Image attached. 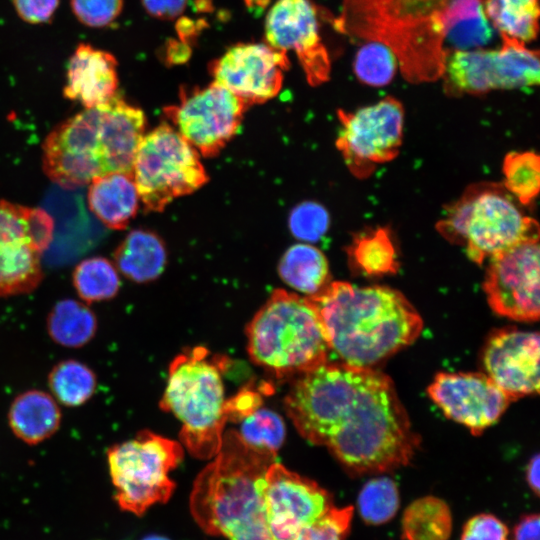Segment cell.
<instances>
[{
    "label": "cell",
    "instance_id": "1",
    "mask_svg": "<svg viewBox=\"0 0 540 540\" xmlns=\"http://www.w3.org/2000/svg\"><path fill=\"white\" fill-rule=\"evenodd\" d=\"M284 405L299 434L355 476L404 466L419 446L394 383L371 367L327 361L296 378Z\"/></svg>",
    "mask_w": 540,
    "mask_h": 540
},
{
    "label": "cell",
    "instance_id": "2",
    "mask_svg": "<svg viewBox=\"0 0 540 540\" xmlns=\"http://www.w3.org/2000/svg\"><path fill=\"white\" fill-rule=\"evenodd\" d=\"M484 0H345L337 26L387 45L411 82L443 75L447 56L486 45Z\"/></svg>",
    "mask_w": 540,
    "mask_h": 540
},
{
    "label": "cell",
    "instance_id": "3",
    "mask_svg": "<svg viewBox=\"0 0 540 540\" xmlns=\"http://www.w3.org/2000/svg\"><path fill=\"white\" fill-rule=\"evenodd\" d=\"M309 298L317 308L329 350L349 365L370 367L413 343L422 331L417 310L402 293L387 286L331 281Z\"/></svg>",
    "mask_w": 540,
    "mask_h": 540
},
{
    "label": "cell",
    "instance_id": "4",
    "mask_svg": "<svg viewBox=\"0 0 540 540\" xmlns=\"http://www.w3.org/2000/svg\"><path fill=\"white\" fill-rule=\"evenodd\" d=\"M145 127L144 112L115 94L49 132L42 145L43 171L64 189L110 173L132 174Z\"/></svg>",
    "mask_w": 540,
    "mask_h": 540
},
{
    "label": "cell",
    "instance_id": "5",
    "mask_svg": "<svg viewBox=\"0 0 540 540\" xmlns=\"http://www.w3.org/2000/svg\"><path fill=\"white\" fill-rule=\"evenodd\" d=\"M214 457L197 476L190 495L196 523L205 533L229 540H272L263 495L276 454L252 448L229 430Z\"/></svg>",
    "mask_w": 540,
    "mask_h": 540
},
{
    "label": "cell",
    "instance_id": "6",
    "mask_svg": "<svg viewBox=\"0 0 540 540\" xmlns=\"http://www.w3.org/2000/svg\"><path fill=\"white\" fill-rule=\"evenodd\" d=\"M251 360L276 377L299 376L327 362L329 347L309 297L274 290L246 328Z\"/></svg>",
    "mask_w": 540,
    "mask_h": 540
},
{
    "label": "cell",
    "instance_id": "7",
    "mask_svg": "<svg viewBox=\"0 0 540 540\" xmlns=\"http://www.w3.org/2000/svg\"><path fill=\"white\" fill-rule=\"evenodd\" d=\"M207 356L208 350L202 346L176 356L169 366L167 386L160 401L164 411L182 422L181 442L200 459L218 453L228 421L220 369Z\"/></svg>",
    "mask_w": 540,
    "mask_h": 540
},
{
    "label": "cell",
    "instance_id": "8",
    "mask_svg": "<svg viewBox=\"0 0 540 540\" xmlns=\"http://www.w3.org/2000/svg\"><path fill=\"white\" fill-rule=\"evenodd\" d=\"M438 229L448 240L465 245L469 259L478 265L520 243L539 240L538 223L497 184L470 188Z\"/></svg>",
    "mask_w": 540,
    "mask_h": 540
},
{
    "label": "cell",
    "instance_id": "9",
    "mask_svg": "<svg viewBox=\"0 0 540 540\" xmlns=\"http://www.w3.org/2000/svg\"><path fill=\"white\" fill-rule=\"evenodd\" d=\"M183 456L180 443L149 430L110 446L106 458L118 506L140 516L152 505L166 502L175 489L168 473Z\"/></svg>",
    "mask_w": 540,
    "mask_h": 540
},
{
    "label": "cell",
    "instance_id": "10",
    "mask_svg": "<svg viewBox=\"0 0 540 540\" xmlns=\"http://www.w3.org/2000/svg\"><path fill=\"white\" fill-rule=\"evenodd\" d=\"M132 176L147 211H162L208 180L197 150L168 123L144 134L136 151Z\"/></svg>",
    "mask_w": 540,
    "mask_h": 540
},
{
    "label": "cell",
    "instance_id": "11",
    "mask_svg": "<svg viewBox=\"0 0 540 540\" xmlns=\"http://www.w3.org/2000/svg\"><path fill=\"white\" fill-rule=\"evenodd\" d=\"M53 230L45 210L0 199V298L28 294L40 285L42 254Z\"/></svg>",
    "mask_w": 540,
    "mask_h": 540
},
{
    "label": "cell",
    "instance_id": "12",
    "mask_svg": "<svg viewBox=\"0 0 540 540\" xmlns=\"http://www.w3.org/2000/svg\"><path fill=\"white\" fill-rule=\"evenodd\" d=\"M501 37L498 50H456L447 56L443 75L451 91L476 95L538 85V51L518 40Z\"/></svg>",
    "mask_w": 540,
    "mask_h": 540
},
{
    "label": "cell",
    "instance_id": "13",
    "mask_svg": "<svg viewBox=\"0 0 540 540\" xmlns=\"http://www.w3.org/2000/svg\"><path fill=\"white\" fill-rule=\"evenodd\" d=\"M338 117L341 128L336 146L354 176L368 177L377 165L398 155L404 109L396 98L387 96L354 112L339 110Z\"/></svg>",
    "mask_w": 540,
    "mask_h": 540
},
{
    "label": "cell",
    "instance_id": "14",
    "mask_svg": "<svg viewBox=\"0 0 540 540\" xmlns=\"http://www.w3.org/2000/svg\"><path fill=\"white\" fill-rule=\"evenodd\" d=\"M247 105L215 82L203 88L182 91L177 105L165 113L178 133L199 154H218L235 136Z\"/></svg>",
    "mask_w": 540,
    "mask_h": 540
},
{
    "label": "cell",
    "instance_id": "15",
    "mask_svg": "<svg viewBox=\"0 0 540 540\" xmlns=\"http://www.w3.org/2000/svg\"><path fill=\"white\" fill-rule=\"evenodd\" d=\"M484 292L491 309L517 321H537L540 314L538 240L520 243L488 259Z\"/></svg>",
    "mask_w": 540,
    "mask_h": 540
},
{
    "label": "cell",
    "instance_id": "16",
    "mask_svg": "<svg viewBox=\"0 0 540 540\" xmlns=\"http://www.w3.org/2000/svg\"><path fill=\"white\" fill-rule=\"evenodd\" d=\"M263 500L272 540H292L334 506L328 491L276 461L266 472Z\"/></svg>",
    "mask_w": 540,
    "mask_h": 540
},
{
    "label": "cell",
    "instance_id": "17",
    "mask_svg": "<svg viewBox=\"0 0 540 540\" xmlns=\"http://www.w3.org/2000/svg\"><path fill=\"white\" fill-rule=\"evenodd\" d=\"M288 67L287 54L267 43H238L210 64V73L248 106L274 98Z\"/></svg>",
    "mask_w": 540,
    "mask_h": 540
},
{
    "label": "cell",
    "instance_id": "18",
    "mask_svg": "<svg viewBox=\"0 0 540 540\" xmlns=\"http://www.w3.org/2000/svg\"><path fill=\"white\" fill-rule=\"evenodd\" d=\"M265 43L293 51L311 85L329 79L330 59L319 34L317 9L310 0H276L264 24Z\"/></svg>",
    "mask_w": 540,
    "mask_h": 540
},
{
    "label": "cell",
    "instance_id": "19",
    "mask_svg": "<svg viewBox=\"0 0 540 540\" xmlns=\"http://www.w3.org/2000/svg\"><path fill=\"white\" fill-rule=\"evenodd\" d=\"M427 393L448 418L474 435L495 423L512 401L485 373L475 372L438 373Z\"/></svg>",
    "mask_w": 540,
    "mask_h": 540
},
{
    "label": "cell",
    "instance_id": "20",
    "mask_svg": "<svg viewBox=\"0 0 540 540\" xmlns=\"http://www.w3.org/2000/svg\"><path fill=\"white\" fill-rule=\"evenodd\" d=\"M540 341L537 332L515 327L494 330L481 361L485 374L511 399L539 392Z\"/></svg>",
    "mask_w": 540,
    "mask_h": 540
},
{
    "label": "cell",
    "instance_id": "21",
    "mask_svg": "<svg viewBox=\"0 0 540 540\" xmlns=\"http://www.w3.org/2000/svg\"><path fill=\"white\" fill-rule=\"evenodd\" d=\"M117 65L111 53L79 44L68 61L64 97L81 103L84 108L109 100L118 87Z\"/></svg>",
    "mask_w": 540,
    "mask_h": 540
},
{
    "label": "cell",
    "instance_id": "22",
    "mask_svg": "<svg viewBox=\"0 0 540 540\" xmlns=\"http://www.w3.org/2000/svg\"><path fill=\"white\" fill-rule=\"evenodd\" d=\"M7 422L16 438L27 445H38L60 428L62 411L54 397L40 389H29L15 396Z\"/></svg>",
    "mask_w": 540,
    "mask_h": 540
},
{
    "label": "cell",
    "instance_id": "23",
    "mask_svg": "<svg viewBox=\"0 0 540 540\" xmlns=\"http://www.w3.org/2000/svg\"><path fill=\"white\" fill-rule=\"evenodd\" d=\"M87 201L91 212L105 226L125 229L139 205L132 174L110 173L94 178L89 183Z\"/></svg>",
    "mask_w": 540,
    "mask_h": 540
},
{
    "label": "cell",
    "instance_id": "24",
    "mask_svg": "<svg viewBox=\"0 0 540 540\" xmlns=\"http://www.w3.org/2000/svg\"><path fill=\"white\" fill-rule=\"evenodd\" d=\"M115 267L128 279L143 283L156 279L164 270L166 250L153 232L131 231L113 254Z\"/></svg>",
    "mask_w": 540,
    "mask_h": 540
},
{
    "label": "cell",
    "instance_id": "25",
    "mask_svg": "<svg viewBox=\"0 0 540 540\" xmlns=\"http://www.w3.org/2000/svg\"><path fill=\"white\" fill-rule=\"evenodd\" d=\"M50 339L65 348H81L95 337L98 319L89 304L62 299L54 304L46 318Z\"/></svg>",
    "mask_w": 540,
    "mask_h": 540
},
{
    "label": "cell",
    "instance_id": "26",
    "mask_svg": "<svg viewBox=\"0 0 540 540\" xmlns=\"http://www.w3.org/2000/svg\"><path fill=\"white\" fill-rule=\"evenodd\" d=\"M278 272L287 285L308 297L319 294L331 282L325 255L306 243L295 244L284 253Z\"/></svg>",
    "mask_w": 540,
    "mask_h": 540
},
{
    "label": "cell",
    "instance_id": "27",
    "mask_svg": "<svg viewBox=\"0 0 540 540\" xmlns=\"http://www.w3.org/2000/svg\"><path fill=\"white\" fill-rule=\"evenodd\" d=\"M452 522L445 501L435 496L421 497L404 511L402 536L404 540H449Z\"/></svg>",
    "mask_w": 540,
    "mask_h": 540
},
{
    "label": "cell",
    "instance_id": "28",
    "mask_svg": "<svg viewBox=\"0 0 540 540\" xmlns=\"http://www.w3.org/2000/svg\"><path fill=\"white\" fill-rule=\"evenodd\" d=\"M47 384L50 394L61 405L76 408L86 404L97 390L94 370L77 359L57 362L49 371Z\"/></svg>",
    "mask_w": 540,
    "mask_h": 540
},
{
    "label": "cell",
    "instance_id": "29",
    "mask_svg": "<svg viewBox=\"0 0 540 540\" xmlns=\"http://www.w3.org/2000/svg\"><path fill=\"white\" fill-rule=\"evenodd\" d=\"M485 15L501 36L526 43L535 40L539 26L538 0H484Z\"/></svg>",
    "mask_w": 540,
    "mask_h": 540
},
{
    "label": "cell",
    "instance_id": "30",
    "mask_svg": "<svg viewBox=\"0 0 540 540\" xmlns=\"http://www.w3.org/2000/svg\"><path fill=\"white\" fill-rule=\"evenodd\" d=\"M348 255L355 269L368 276L396 273L399 267L396 249L383 228L358 236L349 247Z\"/></svg>",
    "mask_w": 540,
    "mask_h": 540
},
{
    "label": "cell",
    "instance_id": "31",
    "mask_svg": "<svg viewBox=\"0 0 540 540\" xmlns=\"http://www.w3.org/2000/svg\"><path fill=\"white\" fill-rule=\"evenodd\" d=\"M72 282L81 301L87 304L110 300L120 288L117 268L101 256L79 262L73 271Z\"/></svg>",
    "mask_w": 540,
    "mask_h": 540
},
{
    "label": "cell",
    "instance_id": "32",
    "mask_svg": "<svg viewBox=\"0 0 540 540\" xmlns=\"http://www.w3.org/2000/svg\"><path fill=\"white\" fill-rule=\"evenodd\" d=\"M400 506L397 484L389 477L367 481L360 490L357 507L362 520L370 525L384 524L396 515Z\"/></svg>",
    "mask_w": 540,
    "mask_h": 540
},
{
    "label": "cell",
    "instance_id": "33",
    "mask_svg": "<svg viewBox=\"0 0 540 540\" xmlns=\"http://www.w3.org/2000/svg\"><path fill=\"white\" fill-rule=\"evenodd\" d=\"M504 188L521 204H530L539 192L540 159L531 151L511 152L503 162Z\"/></svg>",
    "mask_w": 540,
    "mask_h": 540
},
{
    "label": "cell",
    "instance_id": "34",
    "mask_svg": "<svg viewBox=\"0 0 540 540\" xmlns=\"http://www.w3.org/2000/svg\"><path fill=\"white\" fill-rule=\"evenodd\" d=\"M398 60L394 52L385 44L369 40L356 53L353 69L359 81L381 87L394 78Z\"/></svg>",
    "mask_w": 540,
    "mask_h": 540
},
{
    "label": "cell",
    "instance_id": "35",
    "mask_svg": "<svg viewBox=\"0 0 540 540\" xmlns=\"http://www.w3.org/2000/svg\"><path fill=\"white\" fill-rule=\"evenodd\" d=\"M238 434L252 448L276 454L284 442L286 430L279 414L258 408L241 420Z\"/></svg>",
    "mask_w": 540,
    "mask_h": 540
},
{
    "label": "cell",
    "instance_id": "36",
    "mask_svg": "<svg viewBox=\"0 0 540 540\" xmlns=\"http://www.w3.org/2000/svg\"><path fill=\"white\" fill-rule=\"evenodd\" d=\"M352 516V506H333L320 518L303 527L292 540H344L349 533Z\"/></svg>",
    "mask_w": 540,
    "mask_h": 540
},
{
    "label": "cell",
    "instance_id": "37",
    "mask_svg": "<svg viewBox=\"0 0 540 540\" xmlns=\"http://www.w3.org/2000/svg\"><path fill=\"white\" fill-rule=\"evenodd\" d=\"M329 214L326 209L315 202L306 201L296 206L289 217L292 234L305 242H316L327 232Z\"/></svg>",
    "mask_w": 540,
    "mask_h": 540
},
{
    "label": "cell",
    "instance_id": "38",
    "mask_svg": "<svg viewBox=\"0 0 540 540\" xmlns=\"http://www.w3.org/2000/svg\"><path fill=\"white\" fill-rule=\"evenodd\" d=\"M76 18L94 28L113 23L123 9V0H70Z\"/></svg>",
    "mask_w": 540,
    "mask_h": 540
},
{
    "label": "cell",
    "instance_id": "39",
    "mask_svg": "<svg viewBox=\"0 0 540 540\" xmlns=\"http://www.w3.org/2000/svg\"><path fill=\"white\" fill-rule=\"evenodd\" d=\"M508 528L492 514L482 513L464 525L460 540H508Z\"/></svg>",
    "mask_w": 540,
    "mask_h": 540
},
{
    "label": "cell",
    "instance_id": "40",
    "mask_svg": "<svg viewBox=\"0 0 540 540\" xmlns=\"http://www.w3.org/2000/svg\"><path fill=\"white\" fill-rule=\"evenodd\" d=\"M60 0H12L18 16L30 24L51 21Z\"/></svg>",
    "mask_w": 540,
    "mask_h": 540
},
{
    "label": "cell",
    "instance_id": "41",
    "mask_svg": "<svg viewBox=\"0 0 540 540\" xmlns=\"http://www.w3.org/2000/svg\"><path fill=\"white\" fill-rule=\"evenodd\" d=\"M261 403L260 393L248 388L242 389L225 402L227 420L241 421L260 408Z\"/></svg>",
    "mask_w": 540,
    "mask_h": 540
},
{
    "label": "cell",
    "instance_id": "42",
    "mask_svg": "<svg viewBox=\"0 0 540 540\" xmlns=\"http://www.w3.org/2000/svg\"><path fill=\"white\" fill-rule=\"evenodd\" d=\"M188 0H141L145 11L161 20H172L185 10Z\"/></svg>",
    "mask_w": 540,
    "mask_h": 540
},
{
    "label": "cell",
    "instance_id": "43",
    "mask_svg": "<svg viewBox=\"0 0 540 540\" xmlns=\"http://www.w3.org/2000/svg\"><path fill=\"white\" fill-rule=\"evenodd\" d=\"M539 514H527L521 517L514 527L513 540H539Z\"/></svg>",
    "mask_w": 540,
    "mask_h": 540
},
{
    "label": "cell",
    "instance_id": "44",
    "mask_svg": "<svg viewBox=\"0 0 540 540\" xmlns=\"http://www.w3.org/2000/svg\"><path fill=\"white\" fill-rule=\"evenodd\" d=\"M539 466H540L539 455L536 454L534 457L530 459L527 469H526L527 483L536 496H539V489H540Z\"/></svg>",
    "mask_w": 540,
    "mask_h": 540
},
{
    "label": "cell",
    "instance_id": "45",
    "mask_svg": "<svg viewBox=\"0 0 540 540\" xmlns=\"http://www.w3.org/2000/svg\"><path fill=\"white\" fill-rule=\"evenodd\" d=\"M142 540H169V539L160 535H149L143 538Z\"/></svg>",
    "mask_w": 540,
    "mask_h": 540
}]
</instances>
